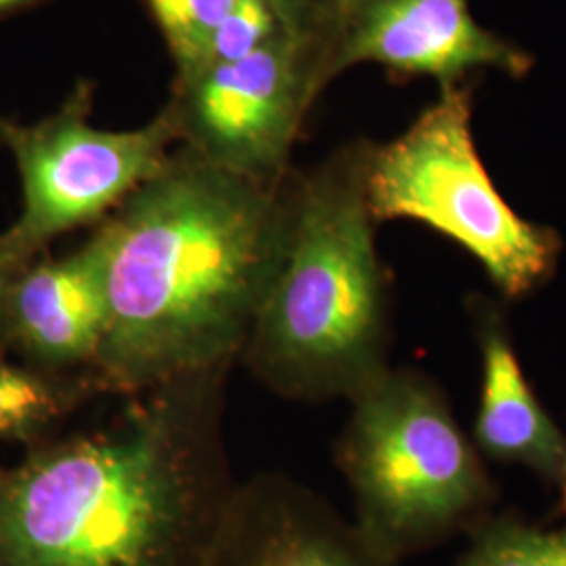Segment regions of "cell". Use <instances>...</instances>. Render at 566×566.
I'll use <instances>...</instances> for the list:
<instances>
[{"mask_svg": "<svg viewBox=\"0 0 566 566\" xmlns=\"http://www.w3.org/2000/svg\"><path fill=\"white\" fill-rule=\"evenodd\" d=\"M292 217L294 170L264 185L179 145L93 229L109 313L93 369L103 395L238 364L282 269Z\"/></svg>", "mask_w": 566, "mask_h": 566, "instance_id": "cell-1", "label": "cell"}, {"mask_svg": "<svg viewBox=\"0 0 566 566\" xmlns=\"http://www.w3.org/2000/svg\"><path fill=\"white\" fill-rule=\"evenodd\" d=\"M231 369L122 397L107 422L0 470V566H206L238 485Z\"/></svg>", "mask_w": 566, "mask_h": 566, "instance_id": "cell-2", "label": "cell"}, {"mask_svg": "<svg viewBox=\"0 0 566 566\" xmlns=\"http://www.w3.org/2000/svg\"><path fill=\"white\" fill-rule=\"evenodd\" d=\"M367 142L294 172L282 269L242 361L290 401L353 399L390 369V285L365 196Z\"/></svg>", "mask_w": 566, "mask_h": 566, "instance_id": "cell-3", "label": "cell"}, {"mask_svg": "<svg viewBox=\"0 0 566 566\" xmlns=\"http://www.w3.org/2000/svg\"><path fill=\"white\" fill-rule=\"evenodd\" d=\"M350 405L336 462L369 546L399 565L485 523L497 489L428 376L390 367Z\"/></svg>", "mask_w": 566, "mask_h": 566, "instance_id": "cell-4", "label": "cell"}, {"mask_svg": "<svg viewBox=\"0 0 566 566\" xmlns=\"http://www.w3.org/2000/svg\"><path fill=\"white\" fill-rule=\"evenodd\" d=\"M365 196L376 224L416 221L462 245L507 301L544 287L563 252L552 227L523 219L491 181L464 82L441 86L392 142H367Z\"/></svg>", "mask_w": 566, "mask_h": 566, "instance_id": "cell-5", "label": "cell"}, {"mask_svg": "<svg viewBox=\"0 0 566 566\" xmlns=\"http://www.w3.org/2000/svg\"><path fill=\"white\" fill-rule=\"evenodd\" d=\"M93 103V84L82 82L44 120H0V143L21 181L20 217L0 243L20 269L63 233L102 223L181 145L170 105L139 128L105 130L91 122Z\"/></svg>", "mask_w": 566, "mask_h": 566, "instance_id": "cell-6", "label": "cell"}, {"mask_svg": "<svg viewBox=\"0 0 566 566\" xmlns=\"http://www.w3.org/2000/svg\"><path fill=\"white\" fill-rule=\"evenodd\" d=\"M315 97L313 49L282 32L243 60L179 78L168 105L182 147L250 181L280 185Z\"/></svg>", "mask_w": 566, "mask_h": 566, "instance_id": "cell-7", "label": "cell"}, {"mask_svg": "<svg viewBox=\"0 0 566 566\" xmlns=\"http://www.w3.org/2000/svg\"><path fill=\"white\" fill-rule=\"evenodd\" d=\"M364 63L395 76H430L441 86L462 84L479 70L525 78L533 57L483 28L468 0H367L350 18L317 70V93Z\"/></svg>", "mask_w": 566, "mask_h": 566, "instance_id": "cell-8", "label": "cell"}, {"mask_svg": "<svg viewBox=\"0 0 566 566\" xmlns=\"http://www.w3.org/2000/svg\"><path fill=\"white\" fill-rule=\"evenodd\" d=\"M206 566H399L282 472L238 481Z\"/></svg>", "mask_w": 566, "mask_h": 566, "instance_id": "cell-9", "label": "cell"}, {"mask_svg": "<svg viewBox=\"0 0 566 566\" xmlns=\"http://www.w3.org/2000/svg\"><path fill=\"white\" fill-rule=\"evenodd\" d=\"M102 248L91 233L60 259H36L15 275L7 348L46 371L93 374L107 334Z\"/></svg>", "mask_w": 566, "mask_h": 566, "instance_id": "cell-10", "label": "cell"}, {"mask_svg": "<svg viewBox=\"0 0 566 566\" xmlns=\"http://www.w3.org/2000/svg\"><path fill=\"white\" fill-rule=\"evenodd\" d=\"M468 311L483 359L474 446L495 462L526 465L558 485L566 465L565 432L526 382L504 311L486 296H472Z\"/></svg>", "mask_w": 566, "mask_h": 566, "instance_id": "cell-11", "label": "cell"}, {"mask_svg": "<svg viewBox=\"0 0 566 566\" xmlns=\"http://www.w3.org/2000/svg\"><path fill=\"white\" fill-rule=\"evenodd\" d=\"M102 395L93 374L15 365L0 353V443L36 446L82 405Z\"/></svg>", "mask_w": 566, "mask_h": 566, "instance_id": "cell-12", "label": "cell"}, {"mask_svg": "<svg viewBox=\"0 0 566 566\" xmlns=\"http://www.w3.org/2000/svg\"><path fill=\"white\" fill-rule=\"evenodd\" d=\"M470 537L458 566H566V526L546 528L516 514H491Z\"/></svg>", "mask_w": 566, "mask_h": 566, "instance_id": "cell-13", "label": "cell"}, {"mask_svg": "<svg viewBox=\"0 0 566 566\" xmlns=\"http://www.w3.org/2000/svg\"><path fill=\"white\" fill-rule=\"evenodd\" d=\"M235 0H145L172 55L177 78L193 74L210 34Z\"/></svg>", "mask_w": 566, "mask_h": 566, "instance_id": "cell-14", "label": "cell"}, {"mask_svg": "<svg viewBox=\"0 0 566 566\" xmlns=\"http://www.w3.org/2000/svg\"><path fill=\"white\" fill-rule=\"evenodd\" d=\"M282 32L285 28L271 0H235L210 34L196 72L210 65L243 60Z\"/></svg>", "mask_w": 566, "mask_h": 566, "instance_id": "cell-15", "label": "cell"}, {"mask_svg": "<svg viewBox=\"0 0 566 566\" xmlns=\"http://www.w3.org/2000/svg\"><path fill=\"white\" fill-rule=\"evenodd\" d=\"M367 0H313L306 28V41L315 55V91L317 70L332 44L338 41L346 23L364 7ZM319 95V93H317Z\"/></svg>", "mask_w": 566, "mask_h": 566, "instance_id": "cell-16", "label": "cell"}, {"mask_svg": "<svg viewBox=\"0 0 566 566\" xmlns=\"http://www.w3.org/2000/svg\"><path fill=\"white\" fill-rule=\"evenodd\" d=\"M313 0H271L287 34L306 41V28ZM308 42V41H306Z\"/></svg>", "mask_w": 566, "mask_h": 566, "instance_id": "cell-17", "label": "cell"}, {"mask_svg": "<svg viewBox=\"0 0 566 566\" xmlns=\"http://www.w3.org/2000/svg\"><path fill=\"white\" fill-rule=\"evenodd\" d=\"M20 266L9 261V256L2 250L0 243V353L7 350V308H9V294L11 285L15 282V275L20 273Z\"/></svg>", "mask_w": 566, "mask_h": 566, "instance_id": "cell-18", "label": "cell"}, {"mask_svg": "<svg viewBox=\"0 0 566 566\" xmlns=\"http://www.w3.org/2000/svg\"><path fill=\"white\" fill-rule=\"evenodd\" d=\"M44 0H0V18L2 15H11L23 9H30L34 4H41Z\"/></svg>", "mask_w": 566, "mask_h": 566, "instance_id": "cell-19", "label": "cell"}, {"mask_svg": "<svg viewBox=\"0 0 566 566\" xmlns=\"http://www.w3.org/2000/svg\"><path fill=\"white\" fill-rule=\"evenodd\" d=\"M558 507H556V516L565 518L566 521V465L560 474V481H558Z\"/></svg>", "mask_w": 566, "mask_h": 566, "instance_id": "cell-20", "label": "cell"}]
</instances>
